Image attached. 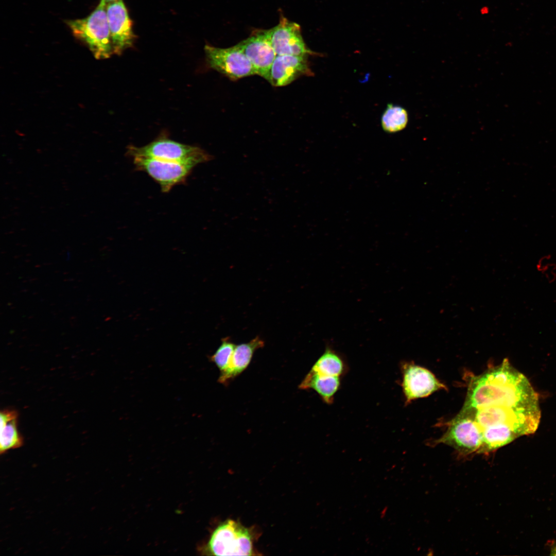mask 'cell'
<instances>
[{"mask_svg":"<svg viewBox=\"0 0 556 556\" xmlns=\"http://www.w3.org/2000/svg\"><path fill=\"white\" fill-rule=\"evenodd\" d=\"M540 419L537 393L505 359L470 379L464 404L441 441L463 456L486 454L534 433Z\"/></svg>","mask_w":556,"mask_h":556,"instance_id":"obj_1","label":"cell"},{"mask_svg":"<svg viewBox=\"0 0 556 556\" xmlns=\"http://www.w3.org/2000/svg\"><path fill=\"white\" fill-rule=\"evenodd\" d=\"M107 6L101 0L87 17L66 21L74 36L85 44L98 59L108 58L114 55Z\"/></svg>","mask_w":556,"mask_h":556,"instance_id":"obj_2","label":"cell"},{"mask_svg":"<svg viewBox=\"0 0 556 556\" xmlns=\"http://www.w3.org/2000/svg\"><path fill=\"white\" fill-rule=\"evenodd\" d=\"M202 552L211 555H253L251 531L238 522L227 519L212 532Z\"/></svg>","mask_w":556,"mask_h":556,"instance_id":"obj_3","label":"cell"},{"mask_svg":"<svg viewBox=\"0 0 556 556\" xmlns=\"http://www.w3.org/2000/svg\"><path fill=\"white\" fill-rule=\"evenodd\" d=\"M127 152L132 158L136 157L150 158L184 164L194 167L213 159V156L198 147L166 138L155 140L143 147L130 146Z\"/></svg>","mask_w":556,"mask_h":556,"instance_id":"obj_4","label":"cell"},{"mask_svg":"<svg viewBox=\"0 0 556 556\" xmlns=\"http://www.w3.org/2000/svg\"><path fill=\"white\" fill-rule=\"evenodd\" d=\"M204 50L210 67L232 80L256 75L251 63L237 44L228 48L206 45Z\"/></svg>","mask_w":556,"mask_h":556,"instance_id":"obj_5","label":"cell"},{"mask_svg":"<svg viewBox=\"0 0 556 556\" xmlns=\"http://www.w3.org/2000/svg\"><path fill=\"white\" fill-rule=\"evenodd\" d=\"M136 170L144 171L154 180L164 193L186 181L194 167L150 158H133Z\"/></svg>","mask_w":556,"mask_h":556,"instance_id":"obj_6","label":"cell"},{"mask_svg":"<svg viewBox=\"0 0 556 556\" xmlns=\"http://www.w3.org/2000/svg\"><path fill=\"white\" fill-rule=\"evenodd\" d=\"M401 370V386L406 404L414 399L428 396L438 390L446 389V386L432 372L414 363H403Z\"/></svg>","mask_w":556,"mask_h":556,"instance_id":"obj_7","label":"cell"},{"mask_svg":"<svg viewBox=\"0 0 556 556\" xmlns=\"http://www.w3.org/2000/svg\"><path fill=\"white\" fill-rule=\"evenodd\" d=\"M276 55L306 56L314 55L305 44L300 26L282 16L275 27L267 30Z\"/></svg>","mask_w":556,"mask_h":556,"instance_id":"obj_8","label":"cell"},{"mask_svg":"<svg viewBox=\"0 0 556 556\" xmlns=\"http://www.w3.org/2000/svg\"><path fill=\"white\" fill-rule=\"evenodd\" d=\"M237 45L251 63L256 75L267 80L276 56L267 30H254L250 36Z\"/></svg>","mask_w":556,"mask_h":556,"instance_id":"obj_9","label":"cell"},{"mask_svg":"<svg viewBox=\"0 0 556 556\" xmlns=\"http://www.w3.org/2000/svg\"><path fill=\"white\" fill-rule=\"evenodd\" d=\"M107 14L114 54L119 55L131 47L135 39L132 22L122 0L108 4Z\"/></svg>","mask_w":556,"mask_h":556,"instance_id":"obj_10","label":"cell"},{"mask_svg":"<svg viewBox=\"0 0 556 556\" xmlns=\"http://www.w3.org/2000/svg\"><path fill=\"white\" fill-rule=\"evenodd\" d=\"M307 57L306 56L276 55L267 81L273 86H284L301 76L312 75Z\"/></svg>","mask_w":556,"mask_h":556,"instance_id":"obj_11","label":"cell"},{"mask_svg":"<svg viewBox=\"0 0 556 556\" xmlns=\"http://www.w3.org/2000/svg\"><path fill=\"white\" fill-rule=\"evenodd\" d=\"M264 346V341L258 336L248 343L236 345L227 369L220 373L218 382L227 385L241 374L250 364L254 352Z\"/></svg>","mask_w":556,"mask_h":556,"instance_id":"obj_12","label":"cell"},{"mask_svg":"<svg viewBox=\"0 0 556 556\" xmlns=\"http://www.w3.org/2000/svg\"><path fill=\"white\" fill-rule=\"evenodd\" d=\"M18 412L12 409H4L0 413V454L11 449L21 447L23 439L17 428Z\"/></svg>","mask_w":556,"mask_h":556,"instance_id":"obj_13","label":"cell"},{"mask_svg":"<svg viewBox=\"0 0 556 556\" xmlns=\"http://www.w3.org/2000/svg\"><path fill=\"white\" fill-rule=\"evenodd\" d=\"M340 377L325 376L310 370L299 386L301 389H313L327 404L333 403L340 386Z\"/></svg>","mask_w":556,"mask_h":556,"instance_id":"obj_14","label":"cell"},{"mask_svg":"<svg viewBox=\"0 0 556 556\" xmlns=\"http://www.w3.org/2000/svg\"><path fill=\"white\" fill-rule=\"evenodd\" d=\"M311 370L322 375L341 377L345 373L346 364L341 354L327 345Z\"/></svg>","mask_w":556,"mask_h":556,"instance_id":"obj_15","label":"cell"},{"mask_svg":"<svg viewBox=\"0 0 556 556\" xmlns=\"http://www.w3.org/2000/svg\"><path fill=\"white\" fill-rule=\"evenodd\" d=\"M408 121V113L404 108L389 103L381 116V125L385 132L395 133L404 129Z\"/></svg>","mask_w":556,"mask_h":556,"instance_id":"obj_16","label":"cell"},{"mask_svg":"<svg viewBox=\"0 0 556 556\" xmlns=\"http://www.w3.org/2000/svg\"><path fill=\"white\" fill-rule=\"evenodd\" d=\"M235 347L236 345L229 338H223L221 344L211 357V360L220 372L224 371L229 366Z\"/></svg>","mask_w":556,"mask_h":556,"instance_id":"obj_17","label":"cell"},{"mask_svg":"<svg viewBox=\"0 0 556 556\" xmlns=\"http://www.w3.org/2000/svg\"><path fill=\"white\" fill-rule=\"evenodd\" d=\"M101 1H103L107 5H108V4H109L110 3L115 2H116V1H120V0H101Z\"/></svg>","mask_w":556,"mask_h":556,"instance_id":"obj_18","label":"cell"}]
</instances>
